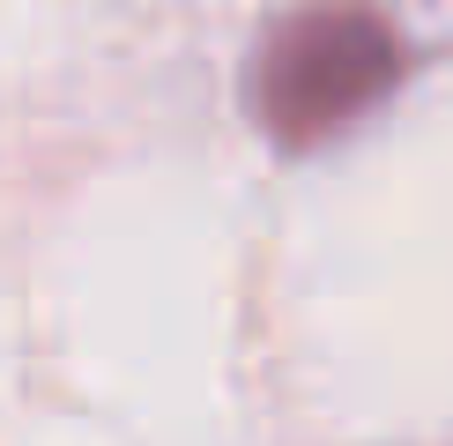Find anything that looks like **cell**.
I'll return each mask as SVG.
<instances>
[{"label": "cell", "instance_id": "cell-1", "mask_svg": "<svg viewBox=\"0 0 453 446\" xmlns=\"http://www.w3.org/2000/svg\"><path fill=\"white\" fill-rule=\"evenodd\" d=\"M394 82H402V30L365 0H312L275 15L245 60V104L282 149L342 135Z\"/></svg>", "mask_w": 453, "mask_h": 446}]
</instances>
